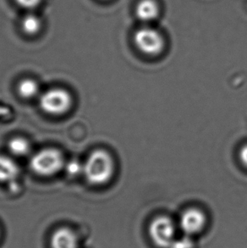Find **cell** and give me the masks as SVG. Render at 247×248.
Here are the masks:
<instances>
[{"mask_svg":"<svg viewBox=\"0 0 247 248\" xmlns=\"http://www.w3.org/2000/svg\"><path fill=\"white\" fill-rule=\"evenodd\" d=\"M31 169L42 176L57 174L64 166L63 155L54 148H46L37 152L30 161Z\"/></svg>","mask_w":247,"mask_h":248,"instance_id":"obj_2","label":"cell"},{"mask_svg":"<svg viewBox=\"0 0 247 248\" xmlns=\"http://www.w3.org/2000/svg\"><path fill=\"white\" fill-rule=\"evenodd\" d=\"M159 11L158 3L155 0H140L136 7L137 18L144 22H150L157 19Z\"/></svg>","mask_w":247,"mask_h":248,"instance_id":"obj_8","label":"cell"},{"mask_svg":"<svg viewBox=\"0 0 247 248\" xmlns=\"http://www.w3.org/2000/svg\"><path fill=\"white\" fill-rule=\"evenodd\" d=\"M194 242L190 235L183 234L181 237H175L170 248H193Z\"/></svg>","mask_w":247,"mask_h":248,"instance_id":"obj_13","label":"cell"},{"mask_svg":"<svg viewBox=\"0 0 247 248\" xmlns=\"http://www.w3.org/2000/svg\"><path fill=\"white\" fill-rule=\"evenodd\" d=\"M42 110L52 115L63 114L71 106V97L66 91L60 88L51 89L42 94L39 98Z\"/></svg>","mask_w":247,"mask_h":248,"instance_id":"obj_5","label":"cell"},{"mask_svg":"<svg viewBox=\"0 0 247 248\" xmlns=\"http://www.w3.org/2000/svg\"><path fill=\"white\" fill-rule=\"evenodd\" d=\"M19 174V168L11 158L0 156V182H12Z\"/></svg>","mask_w":247,"mask_h":248,"instance_id":"obj_9","label":"cell"},{"mask_svg":"<svg viewBox=\"0 0 247 248\" xmlns=\"http://www.w3.org/2000/svg\"><path fill=\"white\" fill-rule=\"evenodd\" d=\"M114 159L107 151L93 152L83 165L87 181L94 186H102L110 181L114 174Z\"/></svg>","mask_w":247,"mask_h":248,"instance_id":"obj_1","label":"cell"},{"mask_svg":"<svg viewBox=\"0 0 247 248\" xmlns=\"http://www.w3.org/2000/svg\"><path fill=\"white\" fill-rule=\"evenodd\" d=\"M207 218L203 212L198 208H188L181 215L179 225L182 232L188 235H196L203 230Z\"/></svg>","mask_w":247,"mask_h":248,"instance_id":"obj_6","label":"cell"},{"mask_svg":"<svg viewBox=\"0 0 247 248\" xmlns=\"http://www.w3.org/2000/svg\"><path fill=\"white\" fill-rule=\"evenodd\" d=\"M41 20L35 15H28L25 16L21 22V27L24 31L28 35L37 33L41 29Z\"/></svg>","mask_w":247,"mask_h":248,"instance_id":"obj_12","label":"cell"},{"mask_svg":"<svg viewBox=\"0 0 247 248\" xmlns=\"http://www.w3.org/2000/svg\"><path fill=\"white\" fill-rule=\"evenodd\" d=\"M149 235L155 245L160 248H170L176 237V226L167 216H158L151 222Z\"/></svg>","mask_w":247,"mask_h":248,"instance_id":"obj_4","label":"cell"},{"mask_svg":"<svg viewBox=\"0 0 247 248\" xmlns=\"http://www.w3.org/2000/svg\"><path fill=\"white\" fill-rule=\"evenodd\" d=\"M67 174L70 176H77L83 172V165L77 160H71L64 165Z\"/></svg>","mask_w":247,"mask_h":248,"instance_id":"obj_14","label":"cell"},{"mask_svg":"<svg viewBox=\"0 0 247 248\" xmlns=\"http://www.w3.org/2000/svg\"><path fill=\"white\" fill-rule=\"evenodd\" d=\"M16 3L24 8L32 9L38 6L41 3V0H15Z\"/></svg>","mask_w":247,"mask_h":248,"instance_id":"obj_15","label":"cell"},{"mask_svg":"<svg viewBox=\"0 0 247 248\" xmlns=\"http://www.w3.org/2000/svg\"><path fill=\"white\" fill-rule=\"evenodd\" d=\"M51 248H79L76 233L69 228H60L51 237Z\"/></svg>","mask_w":247,"mask_h":248,"instance_id":"obj_7","label":"cell"},{"mask_svg":"<svg viewBox=\"0 0 247 248\" xmlns=\"http://www.w3.org/2000/svg\"><path fill=\"white\" fill-rule=\"evenodd\" d=\"M134 43L137 48L148 56H157L164 50V37L159 31L151 27H142L134 35Z\"/></svg>","mask_w":247,"mask_h":248,"instance_id":"obj_3","label":"cell"},{"mask_svg":"<svg viewBox=\"0 0 247 248\" xmlns=\"http://www.w3.org/2000/svg\"><path fill=\"white\" fill-rule=\"evenodd\" d=\"M240 159L241 163L247 167V145H245L244 147H242L240 151Z\"/></svg>","mask_w":247,"mask_h":248,"instance_id":"obj_16","label":"cell"},{"mask_svg":"<svg viewBox=\"0 0 247 248\" xmlns=\"http://www.w3.org/2000/svg\"><path fill=\"white\" fill-rule=\"evenodd\" d=\"M39 91V87L36 81L31 79H26L24 81H20L18 86V93L20 97L24 98H32L37 95Z\"/></svg>","mask_w":247,"mask_h":248,"instance_id":"obj_10","label":"cell"},{"mask_svg":"<svg viewBox=\"0 0 247 248\" xmlns=\"http://www.w3.org/2000/svg\"><path fill=\"white\" fill-rule=\"evenodd\" d=\"M10 153L16 156H25L29 153L30 145L24 138H16L10 140L8 145Z\"/></svg>","mask_w":247,"mask_h":248,"instance_id":"obj_11","label":"cell"}]
</instances>
